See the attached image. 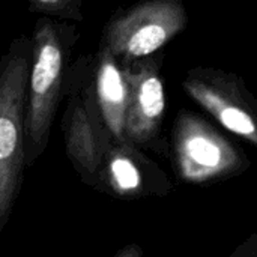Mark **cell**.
<instances>
[{
  "label": "cell",
  "mask_w": 257,
  "mask_h": 257,
  "mask_svg": "<svg viewBox=\"0 0 257 257\" xmlns=\"http://www.w3.org/2000/svg\"><path fill=\"white\" fill-rule=\"evenodd\" d=\"M80 38L77 24L42 17L33 27L26 111V169L45 152L60 101L65 98L71 56Z\"/></svg>",
  "instance_id": "1"
},
{
  "label": "cell",
  "mask_w": 257,
  "mask_h": 257,
  "mask_svg": "<svg viewBox=\"0 0 257 257\" xmlns=\"http://www.w3.org/2000/svg\"><path fill=\"white\" fill-rule=\"evenodd\" d=\"M32 39L15 38L0 57V232L8 224L26 169V111Z\"/></svg>",
  "instance_id": "2"
},
{
  "label": "cell",
  "mask_w": 257,
  "mask_h": 257,
  "mask_svg": "<svg viewBox=\"0 0 257 257\" xmlns=\"http://www.w3.org/2000/svg\"><path fill=\"white\" fill-rule=\"evenodd\" d=\"M62 116L65 151L81 182L92 187L101 164L116 142L105 128L93 93V56L86 54L71 63Z\"/></svg>",
  "instance_id": "3"
},
{
  "label": "cell",
  "mask_w": 257,
  "mask_h": 257,
  "mask_svg": "<svg viewBox=\"0 0 257 257\" xmlns=\"http://www.w3.org/2000/svg\"><path fill=\"white\" fill-rule=\"evenodd\" d=\"M169 154L178 179L184 184L208 187L248 170L244 152L205 117L182 110L170 134Z\"/></svg>",
  "instance_id": "4"
},
{
  "label": "cell",
  "mask_w": 257,
  "mask_h": 257,
  "mask_svg": "<svg viewBox=\"0 0 257 257\" xmlns=\"http://www.w3.org/2000/svg\"><path fill=\"white\" fill-rule=\"evenodd\" d=\"M187 24L182 2L148 0L117 11L105 24L101 44L120 65H130L157 54Z\"/></svg>",
  "instance_id": "5"
},
{
  "label": "cell",
  "mask_w": 257,
  "mask_h": 257,
  "mask_svg": "<svg viewBox=\"0 0 257 257\" xmlns=\"http://www.w3.org/2000/svg\"><path fill=\"white\" fill-rule=\"evenodd\" d=\"M182 89L226 130L257 148V99L238 74L191 68L182 80Z\"/></svg>",
  "instance_id": "6"
},
{
  "label": "cell",
  "mask_w": 257,
  "mask_h": 257,
  "mask_svg": "<svg viewBox=\"0 0 257 257\" xmlns=\"http://www.w3.org/2000/svg\"><path fill=\"white\" fill-rule=\"evenodd\" d=\"M163 54L122 65L128 83V105L125 114V139L139 149L169 154L161 140L166 114V90L161 77Z\"/></svg>",
  "instance_id": "7"
},
{
  "label": "cell",
  "mask_w": 257,
  "mask_h": 257,
  "mask_svg": "<svg viewBox=\"0 0 257 257\" xmlns=\"http://www.w3.org/2000/svg\"><path fill=\"white\" fill-rule=\"evenodd\" d=\"M95 190L122 200L164 197L173 191L166 172L142 149L114 143L102 160Z\"/></svg>",
  "instance_id": "8"
},
{
  "label": "cell",
  "mask_w": 257,
  "mask_h": 257,
  "mask_svg": "<svg viewBox=\"0 0 257 257\" xmlns=\"http://www.w3.org/2000/svg\"><path fill=\"white\" fill-rule=\"evenodd\" d=\"M93 93L108 133L116 142H126L125 114L128 105V83L122 65L102 44L93 56Z\"/></svg>",
  "instance_id": "9"
},
{
  "label": "cell",
  "mask_w": 257,
  "mask_h": 257,
  "mask_svg": "<svg viewBox=\"0 0 257 257\" xmlns=\"http://www.w3.org/2000/svg\"><path fill=\"white\" fill-rule=\"evenodd\" d=\"M29 11L56 17L60 18V21L69 23H81L84 20L81 0H30Z\"/></svg>",
  "instance_id": "10"
},
{
  "label": "cell",
  "mask_w": 257,
  "mask_h": 257,
  "mask_svg": "<svg viewBox=\"0 0 257 257\" xmlns=\"http://www.w3.org/2000/svg\"><path fill=\"white\" fill-rule=\"evenodd\" d=\"M230 257H257V232L242 241Z\"/></svg>",
  "instance_id": "11"
},
{
  "label": "cell",
  "mask_w": 257,
  "mask_h": 257,
  "mask_svg": "<svg viewBox=\"0 0 257 257\" xmlns=\"http://www.w3.org/2000/svg\"><path fill=\"white\" fill-rule=\"evenodd\" d=\"M114 257H145L143 250L139 244H128L125 247H122Z\"/></svg>",
  "instance_id": "12"
}]
</instances>
